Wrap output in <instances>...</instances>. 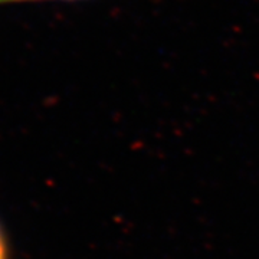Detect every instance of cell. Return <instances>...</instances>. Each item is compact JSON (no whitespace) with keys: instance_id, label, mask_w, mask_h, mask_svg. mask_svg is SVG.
<instances>
[{"instance_id":"3957f363","label":"cell","mask_w":259,"mask_h":259,"mask_svg":"<svg viewBox=\"0 0 259 259\" xmlns=\"http://www.w3.org/2000/svg\"><path fill=\"white\" fill-rule=\"evenodd\" d=\"M3 2H6V0H0V3H3Z\"/></svg>"},{"instance_id":"7a4b0ae2","label":"cell","mask_w":259,"mask_h":259,"mask_svg":"<svg viewBox=\"0 0 259 259\" xmlns=\"http://www.w3.org/2000/svg\"><path fill=\"white\" fill-rule=\"evenodd\" d=\"M6 2H18V0H6Z\"/></svg>"},{"instance_id":"6da1fadb","label":"cell","mask_w":259,"mask_h":259,"mask_svg":"<svg viewBox=\"0 0 259 259\" xmlns=\"http://www.w3.org/2000/svg\"><path fill=\"white\" fill-rule=\"evenodd\" d=\"M0 259H8V252H6V245H5V239L0 233Z\"/></svg>"}]
</instances>
